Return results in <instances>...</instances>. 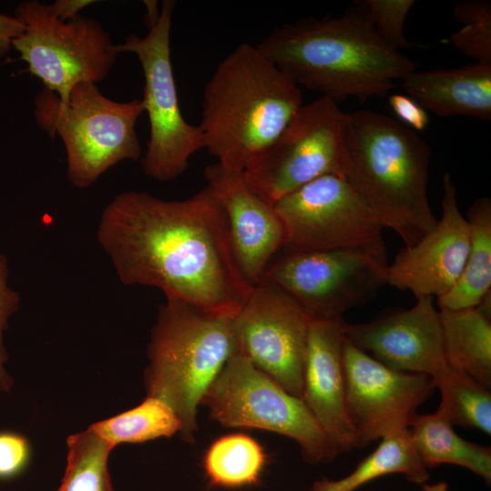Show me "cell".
Listing matches in <instances>:
<instances>
[{
  "instance_id": "obj_18",
  "label": "cell",
  "mask_w": 491,
  "mask_h": 491,
  "mask_svg": "<svg viewBox=\"0 0 491 491\" xmlns=\"http://www.w3.org/2000/svg\"><path fill=\"white\" fill-rule=\"evenodd\" d=\"M345 324L343 317L311 318L301 397L338 454L356 447L346 408Z\"/></svg>"
},
{
  "instance_id": "obj_26",
  "label": "cell",
  "mask_w": 491,
  "mask_h": 491,
  "mask_svg": "<svg viewBox=\"0 0 491 491\" xmlns=\"http://www.w3.org/2000/svg\"><path fill=\"white\" fill-rule=\"evenodd\" d=\"M434 384L441 393L438 415L452 426L491 435L490 387L451 366Z\"/></svg>"
},
{
  "instance_id": "obj_3",
  "label": "cell",
  "mask_w": 491,
  "mask_h": 491,
  "mask_svg": "<svg viewBox=\"0 0 491 491\" xmlns=\"http://www.w3.org/2000/svg\"><path fill=\"white\" fill-rule=\"evenodd\" d=\"M302 105L296 82L256 45L242 43L219 62L204 87L198 125L204 149L224 167L243 172Z\"/></svg>"
},
{
  "instance_id": "obj_8",
  "label": "cell",
  "mask_w": 491,
  "mask_h": 491,
  "mask_svg": "<svg viewBox=\"0 0 491 491\" xmlns=\"http://www.w3.org/2000/svg\"><path fill=\"white\" fill-rule=\"evenodd\" d=\"M201 406L224 426L262 429L293 439L308 463H326L339 455L304 401L240 352L225 363Z\"/></svg>"
},
{
  "instance_id": "obj_4",
  "label": "cell",
  "mask_w": 491,
  "mask_h": 491,
  "mask_svg": "<svg viewBox=\"0 0 491 491\" xmlns=\"http://www.w3.org/2000/svg\"><path fill=\"white\" fill-rule=\"evenodd\" d=\"M346 177L383 227L405 246L416 244L436 225L427 196L431 149L414 130L371 110L347 113Z\"/></svg>"
},
{
  "instance_id": "obj_11",
  "label": "cell",
  "mask_w": 491,
  "mask_h": 491,
  "mask_svg": "<svg viewBox=\"0 0 491 491\" xmlns=\"http://www.w3.org/2000/svg\"><path fill=\"white\" fill-rule=\"evenodd\" d=\"M388 266L382 241L360 247L286 253L268 265L260 281L284 290L311 318H338L371 300L387 284Z\"/></svg>"
},
{
  "instance_id": "obj_29",
  "label": "cell",
  "mask_w": 491,
  "mask_h": 491,
  "mask_svg": "<svg viewBox=\"0 0 491 491\" xmlns=\"http://www.w3.org/2000/svg\"><path fill=\"white\" fill-rule=\"evenodd\" d=\"M366 14L379 36L396 51L411 47L404 23L414 0H362L356 2Z\"/></svg>"
},
{
  "instance_id": "obj_7",
  "label": "cell",
  "mask_w": 491,
  "mask_h": 491,
  "mask_svg": "<svg viewBox=\"0 0 491 491\" xmlns=\"http://www.w3.org/2000/svg\"><path fill=\"white\" fill-rule=\"evenodd\" d=\"M347 113L328 97L302 105L280 135L246 165V182L274 205L302 185L324 175L346 177Z\"/></svg>"
},
{
  "instance_id": "obj_15",
  "label": "cell",
  "mask_w": 491,
  "mask_h": 491,
  "mask_svg": "<svg viewBox=\"0 0 491 491\" xmlns=\"http://www.w3.org/2000/svg\"><path fill=\"white\" fill-rule=\"evenodd\" d=\"M442 215L436 227L411 246H404L388 266L387 284L416 298L439 297L458 280L469 250L470 226L461 214L449 173L443 176Z\"/></svg>"
},
{
  "instance_id": "obj_9",
  "label": "cell",
  "mask_w": 491,
  "mask_h": 491,
  "mask_svg": "<svg viewBox=\"0 0 491 491\" xmlns=\"http://www.w3.org/2000/svg\"><path fill=\"white\" fill-rule=\"evenodd\" d=\"M24 25L13 43L20 59L45 88L65 100L81 83L104 80L120 54L99 21L78 15L62 22L50 5L36 0L18 4L15 11Z\"/></svg>"
},
{
  "instance_id": "obj_1",
  "label": "cell",
  "mask_w": 491,
  "mask_h": 491,
  "mask_svg": "<svg viewBox=\"0 0 491 491\" xmlns=\"http://www.w3.org/2000/svg\"><path fill=\"white\" fill-rule=\"evenodd\" d=\"M96 238L122 284L155 287L209 313L235 316L254 287L208 185L184 200L119 193L103 209Z\"/></svg>"
},
{
  "instance_id": "obj_24",
  "label": "cell",
  "mask_w": 491,
  "mask_h": 491,
  "mask_svg": "<svg viewBox=\"0 0 491 491\" xmlns=\"http://www.w3.org/2000/svg\"><path fill=\"white\" fill-rule=\"evenodd\" d=\"M266 463L262 446L251 436L236 433L213 442L203 466L211 486L239 488L258 483Z\"/></svg>"
},
{
  "instance_id": "obj_20",
  "label": "cell",
  "mask_w": 491,
  "mask_h": 491,
  "mask_svg": "<svg viewBox=\"0 0 491 491\" xmlns=\"http://www.w3.org/2000/svg\"><path fill=\"white\" fill-rule=\"evenodd\" d=\"M447 364L483 385L491 386V296L476 307L439 308Z\"/></svg>"
},
{
  "instance_id": "obj_2",
  "label": "cell",
  "mask_w": 491,
  "mask_h": 491,
  "mask_svg": "<svg viewBox=\"0 0 491 491\" xmlns=\"http://www.w3.org/2000/svg\"><path fill=\"white\" fill-rule=\"evenodd\" d=\"M256 46L298 86L336 103L384 97L416 65L383 41L357 5L340 16L307 17L277 26Z\"/></svg>"
},
{
  "instance_id": "obj_13",
  "label": "cell",
  "mask_w": 491,
  "mask_h": 491,
  "mask_svg": "<svg viewBox=\"0 0 491 491\" xmlns=\"http://www.w3.org/2000/svg\"><path fill=\"white\" fill-rule=\"evenodd\" d=\"M311 317L281 288L260 281L234 317L239 352L301 398Z\"/></svg>"
},
{
  "instance_id": "obj_17",
  "label": "cell",
  "mask_w": 491,
  "mask_h": 491,
  "mask_svg": "<svg viewBox=\"0 0 491 491\" xmlns=\"http://www.w3.org/2000/svg\"><path fill=\"white\" fill-rule=\"evenodd\" d=\"M205 178L227 219L238 267L253 286L259 283L275 254L285 245V230L274 206L249 187L242 171L218 163L205 167Z\"/></svg>"
},
{
  "instance_id": "obj_19",
  "label": "cell",
  "mask_w": 491,
  "mask_h": 491,
  "mask_svg": "<svg viewBox=\"0 0 491 491\" xmlns=\"http://www.w3.org/2000/svg\"><path fill=\"white\" fill-rule=\"evenodd\" d=\"M402 87L423 108L439 116L491 119V64L413 72Z\"/></svg>"
},
{
  "instance_id": "obj_33",
  "label": "cell",
  "mask_w": 491,
  "mask_h": 491,
  "mask_svg": "<svg viewBox=\"0 0 491 491\" xmlns=\"http://www.w3.org/2000/svg\"><path fill=\"white\" fill-rule=\"evenodd\" d=\"M23 23L15 15L0 12V60L13 48L14 41L24 32Z\"/></svg>"
},
{
  "instance_id": "obj_30",
  "label": "cell",
  "mask_w": 491,
  "mask_h": 491,
  "mask_svg": "<svg viewBox=\"0 0 491 491\" xmlns=\"http://www.w3.org/2000/svg\"><path fill=\"white\" fill-rule=\"evenodd\" d=\"M8 261L5 255H0V391L10 392L14 379L7 372L8 354L4 344V334L8 321L17 312L20 306L19 294L8 286Z\"/></svg>"
},
{
  "instance_id": "obj_14",
  "label": "cell",
  "mask_w": 491,
  "mask_h": 491,
  "mask_svg": "<svg viewBox=\"0 0 491 491\" xmlns=\"http://www.w3.org/2000/svg\"><path fill=\"white\" fill-rule=\"evenodd\" d=\"M346 408L356 447L408 428L436 386L426 375L390 368L344 343Z\"/></svg>"
},
{
  "instance_id": "obj_28",
  "label": "cell",
  "mask_w": 491,
  "mask_h": 491,
  "mask_svg": "<svg viewBox=\"0 0 491 491\" xmlns=\"http://www.w3.org/2000/svg\"><path fill=\"white\" fill-rule=\"evenodd\" d=\"M453 13L463 25L450 36L452 45L476 63L491 64V3L487 0L458 2Z\"/></svg>"
},
{
  "instance_id": "obj_12",
  "label": "cell",
  "mask_w": 491,
  "mask_h": 491,
  "mask_svg": "<svg viewBox=\"0 0 491 491\" xmlns=\"http://www.w3.org/2000/svg\"><path fill=\"white\" fill-rule=\"evenodd\" d=\"M286 253L367 246L382 242L380 222L344 176L318 177L273 205Z\"/></svg>"
},
{
  "instance_id": "obj_25",
  "label": "cell",
  "mask_w": 491,
  "mask_h": 491,
  "mask_svg": "<svg viewBox=\"0 0 491 491\" xmlns=\"http://www.w3.org/2000/svg\"><path fill=\"white\" fill-rule=\"evenodd\" d=\"M90 427L113 447L179 434L181 422L164 401L153 396L132 409L94 423Z\"/></svg>"
},
{
  "instance_id": "obj_23",
  "label": "cell",
  "mask_w": 491,
  "mask_h": 491,
  "mask_svg": "<svg viewBox=\"0 0 491 491\" xmlns=\"http://www.w3.org/2000/svg\"><path fill=\"white\" fill-rule=\"evenodd\" d=\"M402 474L407 481L422 484L429 477L413 444L408 428L381 439L379 446L346 476L316 481L308 491H355L383 476Z\"/></svg>"
},
{
  "instance_id": "obj_27",
  "label": "cell",
  "mask_w": 491,
  "mask_h": 491,
  "mask_svg": "<svg viewBox=\"0 0 491 491\" xmlns=\"http://www.w3.org/2000/svg\"><path fill=\"white\" fill-rule=\"evenodd\" d=\"M66 466L58 491H115L108 469L114 447L90 426L70 435Z\"/></svg>"
},
{
  "instance_id": "obj_10",
  "label": "cell",
  "mask_w": 491,
  "mask_h": 491,
  "mask_svg": "<svg viewBox=\"0 0 491 491\" xmlns=\"http://www.w3.org/2000/svg\"><path fill=\"white\" fill-rule=\"evenodd\" d=\"M175 6L173 0L163 1L158 19L145 36L131 34L117 45L120 53L135 54L143 70L142 100L150 132L141 165L145 175L162 182L177 178L191 156L204 149L198 125L185 119L178 101L170 48Z\"/></svg>"
},
{
  "instance_id": "obj_16",
  "label": "cell",
  "mask_w": 491,
  "mask_h": 491,
  "mask_svg": "<svg viewBox=\"0 0 491 491\" xmlns=\"http://www.w3.org/2000/svg\"><path fill=\"white\" fill-rule=\"evenodd\" d=\"M344 333L356 347L398 371L424 374L434 381L450 366L433 297L416 298L411 308L380 319L346 322Z\"/></svg>"
},
{
  "instance_id": "obj_21",
  "label": "cell",
  "mask_w": 491,
  "mask_h": 491,
  "mask_svg": "<svg viewBox=\"0 0 491 491\" xmlns=\"http://www.w3.org/2000/svg\"><path fill=\"white\" fill-rule=\"evenodd\" d=\"M470 246L455 286L437 297L439 308L458 310L479 306L491 290V200H476L467 211Z\"/></svg>"
},
{
  "instance_id": "obj_6",
  "label": "cell",
  "mask_w": 491,
  "mask_h": 491,
  "mask_svg": "<svg viewBox=\"0 0 491 491\" xmlns=\"http://www.w3.org/2000/svg\"><path fill=\"white\" fill-rule=\"evenodd\" d=\"M35 105L39 128L62 139L67 178L76 188L91 186L119 162L142 157L135 130L145 113L142 99L117 102L104 95L96 84L81 83L65 100L45 88Z\"/></svg>"
},
{
  "instance_id": "obj_5",
  "label": "cell",
  "mask_w": 491,
  "mask_h": 491,
  "mask_svg": "<svg viewBox=\"0 0 491 491\" xmlns=\"http://www.w3.org/2000/svg\"><path fill=\"white\" fill-rule=\"evenodd\" d=\"M235 316L166 299L147 347L146 396L166 403L181 422L179 436L195 441L197 410L211 384L237 352Z\"/></svg>"
},
{
  "instance_id": "obj_36",
  "label": "cell",
  "mask_w": 491,
  "mask_h": 491,
  "mask_svg": "<svg viewBox=\"0 0 491 491\" xmlns=\"http://www.w3.org/2000/svg\"><path fill=\"white\" fill-rule=\"evenodd\" d=\"M0 491H2V490H1V487H0Z\"/></svg>"
},
{
  "instance_id": "obj_31",
  "label": "cell",
  "mask_w": 491,
  "mask_h": 491,
  "mask_svg": "<svg viewBox=\"0 0 491 491\" xmlns=\"http://www.w3.org/2000/svg\"><path fill=\"white\" fill-rule=\"evenodd\" d=\"M32 456L29 440L13 431H0V481L20 476Z\"/></svg>"
},
{
  "instance_id": "obj_32",
  "label": "cell",
  "mask_w": 491,
  "mask_h": 491,
  "mask_svg": "<svg viewBox=\"0 0 491 491\" xmlns=\"http://www.w3.org/2000/svg\"><path fill=\"white\" fill-rule=\"evenodd\" d=\"M394 114L412 130L423 131L428 125L427 112L409 95L394 94L389 97Z\"/></svg>"
},
{
  "instance_id": "obj_35",
  "label": "cell",
  "mask_w": 491,
  "mask_h": 491,
  "mask_svg": "<svg viewBox=\"0 0 491 491\" xmlns=\"http://www.w3.org/2000/svg\"><path fill=\"white\" fill-rule=\"evenodd\" d=\"M447 484L446 482H438L433 485H425L422 491H446Z\"/></svg>"
},
{
  "instance_id": "obj_22",
  "label": "cell",
  "mask_w": 491,
  "mask_h": 491,
  "mask_svg": "<svg viewBox=\"0 0 491 491\" xmlns=\"http://www.w3.org/2000/svg\"><path fill=\"white\" fill-rule=\"evenodd\" d=\"M413 444L428 469L442 464L463 466L491 481V450L460 437L436 412L416 414L408 426Z\"/></svg>"
},
{
  "instance_id": "obj_34",
  "label": "cell",
  "mask_w": 491,
  "mask_h": 491,
  "mask_svg": "<svg viewBox=\"0 0 491 491\" xmlns=\"http://www.w3.org/2000/svg\"><path fill=\"white\" fill-rule=\"evenodd\" d=\"M95 3L91 0H56L49 5L52 12L57 19L62 22H66L76 18L80 15V12Z\"/></svg>"
}]
</instances>
